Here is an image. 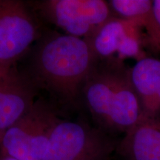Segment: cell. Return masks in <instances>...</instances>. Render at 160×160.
Returning a JSON list of instances; mask_svg holds the SVG:
<instances>
[{"label": "cell", "instance_id": "4", "mask_svg": "<svg viewBox=\"0 0 160 160\" xmlns=\"http://www.w3.org/2000/svg\"><path fill=\"white\" fill-rule=\"evenodd\" d=\"M42 22L53 25L65 34L87 39L114 17L104 0L28 1Z\"/></svg>", "mask_w": 160, "mask_h": 160}, {"label": "cell", "instance_id": "8", "mask_svg": "<svg viewBox=\"0 0 160 160\" xmlns=\"http://www.w3.org/2000/svg\"><path fill=\"white\" fill-rule=\"evenodd\" d=\"M129 76L144 117L160 120V59L145 57L138 60L129 68Z\"/></svg>", "mask_w": 160, "mask_h": 160}, {"label": "cell", "instance_id": "2", "mask_svg": "<svg viewBox=\"0 0 160 160\" xmlns=\"http://www.w3.org/2000/svg\"><path fill=\"white\" fill-rule=\"evenodd\" d=\"M82 99L97 128L107 133H125L145 119L129 68L119 59L97 62L86 80Z\"/></svg>", "mask_w": 160, "mask_h": 160}, {"label": "cell", "instance_id": "6", "mask_svg": "<svg viewBox=\"0 0 160 160\" xmlns=\"http://www.w3.org/2000/svg\"><path fill=\"white\" fill-rule=\"evenodd\" d=\"M45 28L28 1L0 0V65H17Z\"/></svg>", "mask_w": 160, "mask_h": 160}, {"label": "cell", "instance_id": "7", "mask_svg": "<svg viewBox=\"0 0 160 160\" xmlns=\"http://www.w3.org/2000/svg\"><path fill=\"white\" fill-rule=\"evenodd\" d=\"M38 95L17 65H0V141L6 131L31 110Z\"/></svg>", "mask_w": 160, "mask_h": 160}, {"label": "cell", "instance_id": "12", "mask_svg": "<svg viewBox=\"0 0 160 160\" xmlns=\"http://www.w3.org/2000/svg\"><path fill=\"white\" fill-rule=\"evenodd\" d=\"M153 9L155 17L160 25V0L153 1Z\"/></svg>", "mask_w": 160, "mask_h": 160}, {"label": "cell", "instance_id": "1", "mask_svg": "<svg viewBox=\"0 0 160 160\" xmlns=\"http://www.w3.org/2000/svg\"><path fill=\"white\" fill-rule=\"evenodd\" d=\"M25 58L19 69L61 116L83 108L84 86L98 62L85 39L46 27Z\"/></svg>", "mask_w": 160, "mask_h": 160}, {"label": "cell", "instance_id": "9", "mask_svg": "<svg viewBox=\"0 0 160 160\" xmlns=\"http://www.w3.org/2000/svg\"><path fill=\"white\" fill-rule=\"evenodd\" d=\"M123 160H160V120L142 119L117 146Z\"/></svg>", "mask_w": 160, "mask_h": 160}, {"label": "cell", "instance_id": "3", "mask_svg": "<svg viewBox=\"0 0 160 160\" xmlns=\"http://www.w3.org/2000/svg\"><path fill=\"white\" fill-rule=\"evenodd\" d=\"M60 116L47 99L37 98L31 110L4 133L0 153L17 160H42Z\"/></svg>", "mask_w": 160, "mask_h": 160}, {"label": "cell", "instance_id": "5", "mask_svg": "<svg viewBox=\"0 0 160 160\" xmlns=\"http://www.w3.org/2000/svg\"><path fill=\"white\" fill-rule=\"evenodd\" d=\"M117 146L107 132L85 121L62 119L42 160H107Z\"/></svg>", "mask_w": 160, "mask_h": 160}, {"label": "cell", "instance_id": "11", "mask_svg": "<svg viewBox=\"0 0 160 160\" xmlns=\"http://www.w3.org/2000/svg\"><path fill=\"white\" fill-rule=\"evenodd\" d=\"M137 26L130 20L113 17L91 37L85 39L98 61L117 59L118 51L125 38Z\"/></svg>", "mask_w": 160, "mask_h": 160}, {"label": "cell", "instance_id": "10", "mask_svg": "<svg viewBox=\"0 0 160 160\" xmlns=\"http://www.w3.org/2000/svg\"><path fill=\"white\" fill-rule=\"evenodd\" d=\"M114 17L133 22L145 36L146 45L160 52V25L155 17L151 0L108 1Z\"/></svg>", "mask_w": 160, "mask_h": 160}, {"label": "cell", "instance_id": "13", "mask_svg": "<svg viewBox=\"0 0 160 160\" xmlns=\"http://www.w3.org/2000/svg\"><path fill=\"white\" fill-rule=\"evenodd\" d=\"M0 160H17L11 157H8V156L3 154V153H0Z\"/></svg>", "mask_w": 160, "mask_h": 160}]
</instances>
